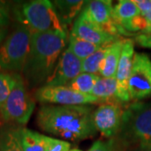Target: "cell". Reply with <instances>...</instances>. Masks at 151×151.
Wrapping results in <instances>:
<instances>
[{
	"instance_id": "cell-18",
	"label": "cell",
	"mask_w": 151,
	"mask_h": 151,
	"mask_svg": "<svg viewBox=\"0 0 151 151\" xmlns=\"http://www.w3.org/2000/svg\"><path fill=\"white\" fill-rule=\"evenodd\" d=\"M20 128L19 125L8 124L0 129V151H23Z\"/></svg>"
},
{
	"instance_id": "cell-26",
	"label": "cell",
	"mask_w": 151,
	"mask_h": 151,
	"mask_svg": "<svg viewBox=\"0 0 151 151\" xmlns=\"http://www.w3.org/2000/svg\"><path fill=\"white\" fill-rule=\"evenodd\" d=\"M10 22V10L5 2L0 1V26L8 27Z\"/></svg>"
},
{
	"instance_id": "cell-7",
	"label": "cell",
	"mask_w": 151,
	"mask_h": 151,
	"mask_svg": "<svg viewBox=\"0 0 151 151\" xmlns=\"http://www.w3.org/2000/svg\"><path fill=\"white\" fill-rule=\"evenodd\" d=\"M35 97L39 103L44 105L79 106L100 103L94 96L76 92L66 86H40L35 91Z\"/></svg>"
},
{
	"instance_id": "cell-11",
	"label": "cell",
	"mask_w": 151,
	"mask_h": 151,
	"mask_svg": "<svg viewBox=\"0 0 151 151\" xmlns=\"http://www.w3.org/2000/svg\"><path fill=\"white\" fill-rule=\"evenodd\" d=\"M134 54V40L132 39H125L115 77L117 81V98L120 103H129L130 101L129 80Z\"/></svg>"
},
{
	"instance_id": "cell-2",
	"label": "cell",
	"mask_w": 151,
	"mask_h": 151,
	"mask_svg": "<svg viewBox=\"0 0 151 151\" xmlns=\"http://www.w3.org/2000/svg\"><path fill=\"white\" fill-rule=\"evenodd\" d=\"M67 33H32L23 76L30 88L42 86L52 74L65 49Z\"/></svg>"
},
{
	"instance_id": "cell-20",
	"label": "cell",
	"mask_w": 151,
	"mask_h": 151,
	"mask_svg": "<svg viewBox=\"0 0 151 151\" xmlns=\"http://www.w3.org/2000/svg\"><path fill=\"white\" fill-rule=\"evenodd\" d=\"M45 136L21 126L20 143L23 151H45Z\"/></svg>"
},
{
	"instance_id": "cell-6",
	"label": "cell",
	"mask_w": 151,
	"mask_h": 151,
	"mask_svg": "<svg viewBox=\"0 0 151 151\" xmlns=\"http://www.w3.org/2000/svg\"><path fill=\"white\" fill-rule=\"evenodd\" d=\"M35 107V102L27 91L21 75L17 73L16 81L3 108L0 116L7 124L24 125L29 122Z\"/></svg>"
},
{
	"instance_id": "cell-3",
	"label": "cell",
	"mask_w": 151,
	"mask_h": 151,
	"mask_svg": "<svg viewBox=\"0 0 151 151\" xmlns=\"http://www.w3.org/2000/svg\"><path fill=\"white\" fill-rule=\"evenodd\" d=\"M13 12L18 22L29 28L32 33H67V29L61 24L50 1L32 0L17 4Z\"/></svg>"
},
{
	"instance_id": "cell-30",
	"label": "cell",
	"mask_w": 151,
	"mask_h": 151,
	"mask_svg": "<svg viewBox=\"0 0 151 151\" xmlns=\"http://www.w3.org/2000/svg\"><path fill=\"white\" fill-rule=\"evenodd\" d=\"M142 14V16L145 18V19L146 22H147L148 24H149V28H148L147 31L145 33V34H147V33H149L150 29H151V11L147 12V13H145V14Z\"/></svg>"
},
{
	"instance_id": "cell-21",
	"label": "cell",
	"mask_w": 151,
	"mask_h": 151,
	"mask_svg": "<svg viewBox=\"0 0 151 151\" xmlns=\"http://www.w3.org/2000/svg\"><path fill=\"white\" fill-rule=\"evenodd\" d=\"M99 78L100 75L98 74L81 72V74H79L72 81H70L66 86L76 92L91 95L92 89Z\"/></svg>"
},
{
	"instance_id": "cell-23",
	"label": "cell",
	"mask_w": 151,
	"mask_h": 151,
	"mask_svg": "<svg viewBox=\"0 0 151 151\" xmlns=\"http://www.w3.org/2000/svg\"><path fill=\"white\" fill-rule=\"evenodd\" d=\"M129 145L116 136L107 140L95 141L87 151H126Z\"/></svg>"
},
{
	"instance_id": "cell-28",
	"label": "cell",
	"mask_w": 151,
	"mask_h": 151,
	"mask_svg": "<svg viewBox=\"0 0 151 151\" xmlns=\"http://www.w3.org/2000/svg\"><path fill=\"white\" fill-rule=\"evenodd\" d=\"M140 10L141 14L151 11V0H133Z\"/></svg>"
},
{
	"instance_id": "cell-31",
	"label": "cell",
	"mask_w": 151,
	"mask_h": 151,
	"mask_svg": "<svg viewBox=\"0 0 151 151\" xmlns=\"http://www.w3.org/2000/svg\"><path fill=\"white\" fill-rule=\"evenodd\" d=\"M134 151H151V146H138Z\"/></svg>"
},
{
	"instance_id": "cell-16",
	"label": "cell",
	"mask_w": 151,
	"mask_h": 151,
	"mask_svg": "<svg viewBox=\"0 0 151 151\" xmlns=\"http://www.w3.org/2000/svg\"><path fill=\"white\" fill-rule=\"evenodd\" d=\"M141 12L133 0H121L113 7V19L118 25L122 35H128L122 29L125 23L140 15Z\"/></svg>"
},
{
	"instance_id": "cell-17",
	"label": "cell",
	"mask_w": 151,
	"mask_h": 151,
	"mask_svg": "<svg viewBox=\"0 0 151 151\" xmlns=\"http://www.w3.org/2000/svg\"><path fill=\"white\" fill-rule=\"evenodd\" d=\"M91 95L97 97L101 103H120L117 98L116 78L100 76L92 89Z\"/></svg>"
},
{
	"instance_id": "cell-27",
	"label": "cell",
	"mask_w": 151,
	"mask_h": 151,
	"mask_svg": "<svg viewBox=\"0 0 151 151\" xmlns=\"http://www.w3.org/2000/svg\"><path fill=\"white\" fill-rule=\"evenodd\" d=\"M134 41L142 47L151 49V33L138 34L135 36Z\"/></svg>"
},
{
	"instance_id": "cell-1",
	"label": "cell",
	"mask_w": 151,
	"mask_h": 151,
	"mask_svg": "<svg viewBox=\"0 0 151 151\" xmlns=\"http://www.w3.org/2000/svg\"><path fill=\"white\" fill-rule=\"evenodd\" d=\"M93 112L87 105H42L38 110L36 121L39 128L47 134L65 141L80 142L97 134Z\"/></svg>"
},
{
	"instance_id": "cell-5",
	"label": "cell",
	"mask_w": 151,
	"mask_h": 151,
	"mask_svg": "<svg viewBox=\"0 0 151 151\" xmlns=\"http://www.w3.org/2000/svg\"><path fill=\"white\" fill-rule=\"evenodd\" d=\"M32 31L19 24L0 45V71L20 72L27 60Z\"/></svg>"
},
{
	"instance_id": "cell-8",
	"label": "cell",
	"mask_w": 151,
	"mask_h": 151,
	"mask_svg": "<svg viewBox=\"0 0 151 151\" xmlns=\"http://www.w3.org/2000/svg\"><path fill=\"white\" fill-rule=\"evenodd\" d=\"M130 100L135 102L151 97V59L150 55L135 53L129 80Z\"/></svg>"
},
{
	"instance_id": "cell-22",
	"label": "cell",
	"mask_w": 151,
	"mask_h": 151,
	"mask_svg": "<svg viewBox=\"0 0 151 151\" xmlns=\"http://www.w3.org/2000/svg\"><path fill=\"white\" fill-rule=\"evenodd\" d=\"M112 44V43H111ZM111 44L101 45V47L92 54L89 57L81 61V72L98 74L102 61L108 53Z\"/></svg>"
},
{
	"instance_id": "cell-14",
	"label": "cell",
	"mask_w": 151,
	"mask_h": 151,
	"mask_svg": "<svg viewBox=\"0 0 151 151\" xmlns=\"http://www.w3.org/2000/svg\"><path fill=\"white\" fill-rule=\"evenodd\" d=\"M124 38H120L118 40L111 44L108 53L101 63L99 68V74L105 78H115L119 60L122 53V49L124 43Z\"/></svg>"
},
{
	"instance_id": "cell-9",
	"label": "cell",
	"mask_w": 151,
	"mask_h": 151,
	"mask_svg": "<svg viewBox=\"0 0 151 151\" xmlns=\"http://www.w3.org/2000/svg\"><path fill=\"white\" fill-rule=\"evenodd\" d=\"M123 114L121 103H103L93 112V124L103 137L114 138L121 129Z\"/></svg>"
},
{
	"instance_id": "cell-19",
	"label": "cell",
	"mask_w": 151,
	"mask_h": 151,
	"mask_svg": "<svg viewBox=\"0 0 151 151\" xmlns=\"http://www.w3.org/2000/svg\"><path fill=\"white\" fill-rule=\"evenodd\" d=\"M100 47L101 45L90 43L81 38L76 36L72 33L70 34L67 48L69 49V50L72 54L75 55L81 61L86 59L87 57H89L95 51H97Z\"/></svg>"
},
{
	"instance_id": "cell-29",
	"label": "cell",
	"mask_w": 151,
	"mask_h": 151,
	"mask_svg": "<svg viewBox=\"0 0 151 151\" xmlns=\"http://www.w3.org/2000/svg\"><path fill=\"white\" fill-rule=\"evenodd\" d=\"M7 35H8V27L0 26V45L4 41Z\"/></svg>"
},
{
	"instance_id": "cell-32",
	"label": "cell",
	"mask_w": 151,
	"mask_h": 151,
	"mask_svg": "<svg viewBox=\"0 0 151 151\" xmlns=\"http://www.w3.org/2000/svg\"><path fill=\"white\" fill-rule=\"evenodd\" d=\"M69 151H82V150H80V149H76V148H75V149H71V150H70Z\"/></svg>"
},
{
	"instance_id": "cell-13",
	"label": "cell",
	"mask_w": 151,
	"mask_h": 151,
	"mask_svg": "<svg viewBox=\"0 0 151 151\" xmlns=\"http://www.w3.org/2000/svg\"><path fill=\"white\" fill-rule=\"evenodd\" d=\"M76 36L97 45L113 43L121 36L113 35L96 24L88 21L80 14L77 17L71 32Z\"/></svg>"
},
{
	"instance_id": "cell-15",
	"label": "cell",
	"mask_w": 151,
	"mask_h": 151,
	"mask_svg": "<svg viewBox=\"0 0 151 151\" xmlns=\"http://www.w3.org/2000/svg\"><path fill=\"white\" fill-rule=\"evenodd\" d=\"M86 2L79 0H56L53 2V5L61 24L67 29V26L80 15Z\"/></svg>"
},
{
	"instance_id": "cell-25",
	"label": "cell",
	"mask_w": 151,
	"mask_h": 151,
	"mask_svg": "<svg viewBox=\"0 0 151 151\" xmlns=\"http://www.w3.org/2000/svg\"><path fill=\"white\" fill-rule=\"evenodd\" d=\"M70 150L69 142L45 136V151H69Z\"/></svg>"
},
{
	"instance_id": "cell-12",
	"label": "cell",
	"mask_w": 151,
	"mask_h": 151,
	"mask_svg": "<svg viewBox=\"0 0 151 151\" xmlns=\"http://www.w3.org/2000/svg\"><path fill=\"white\" fill-rule=\"evenodd\" d=\"M81 73V60L66 48L60 56L52 74L44 86H66Z\"/></svg>"
},
{
	"instance_id": "cell-10",
	"label": "cell",
	"mask_w": 151,
	"mask_h": 151,
	"mask_svg": "<svg viewBox=\"0 0 151 151\" xmlns=\"http://www.w3.org/2000/svg\"><path fill=\"white\" fill-rule=\"evenodd\" d=\"M113 9L110 0L87 1L81 14L88 21L99 25L113 35L121 36V31L113 19Z\"/></svg>"
},
{
	"instance_id": "cell-4",
	"label": "cell",
	"mask_w": 151,
	"mask_h": 151,
	"mask_svg": "<svg viewBox=\"0 0 151 151\" xmlns=\"http://www.w3.org/2000/svg\"><path fill=\"white\" fill-rule=\"evenodd\" d=\"M118 137L129 145L151 146V103L137 102L124 109Z\"/></svg>"
},
{
	"instance_id": "cell-24",
	"label": "cell",
	"mask_w": 151,
	"mask_h": 151,
	"mask_svg": "<svg viewBox=\"0 0 151 151\" xmlns=\"http://www.w3.org/2000/svg\"><path fill=\"white\" fill-rule=\"evenodd\" d=\"M17 73L0 71V109L3 108L16 81Z\"/></svg>"
},
{
	"instance_id": "cell-33",
	"label": "cell",
	"mask_w": 151,
	"mask_h": 151,
	"mask_svg": "<svg viewBox=\"0 0 151 151\" xmlns=\"http://www.w3.org/2000/svg\"><path fill=\"white\" fill-rule=\"evenodd\" d=\"M149 33H151V29H150V31H149ZM149 33H147V34H149Z\"/></svg>"
}]
</instances>
